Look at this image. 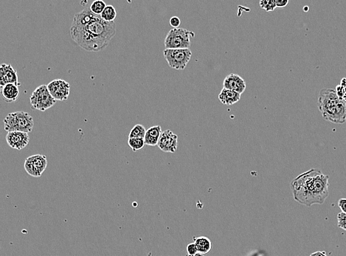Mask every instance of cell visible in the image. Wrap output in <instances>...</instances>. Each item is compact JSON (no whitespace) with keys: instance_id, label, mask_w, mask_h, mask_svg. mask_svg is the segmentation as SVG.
I'll return each instance as SVG.
<instances>
[{"instance_id":"f1b7e54d","label":"cell","mask_w":346,"mask_h":256,"mask_svg":"<svg viewBox=\"0 0 346 256\" xmlns=\"http://www.w3.org/2000/svg\"><path fill=\"white\" fill-rule=\"evenodd\" d=\"M340 84L342 85V87H343L344 93H345V99H344V101H346V78H343L342 79V80H341Z\"/></svg>"},{"instance_id":"4316f807","label":"cell","mask_w":346,"mask_h":256,"mask_svg":"<svg viewBox=\"0 0 346 256\" xmlns=\"http://www.w3.org/2000/svg\"><path fill=\"white\" fill-rule=\"evenodd\" d=\"M289 3H290L289 0H276V8H279V9L285 8Z\"/></svg>"},{"instance_id":"9a60e30c","label":"cell","mask_w":346,"mask_h":256,"mask_svg":"<svg viewBox=\"0 0 346 256\" xmlns=\"http://www.w3.org/2000/svg\"><path fill=\"white\" fill-rule=\"evenodd\" d=\"M241 94L224 88L219 95V99L224 105L232 106L236 104L241 99Z\"/></svg>"},{"instance_id":"d6986e66","label":"cell","mask_w":346,"mask_h":256,"mask_svg":"<svg viewBox=\"0 0 346 256\" xmlns=\"http://www.w3.org/2000/svg\"><path fill=\"white\" fill-rule=\"evenodd\" d=\"M146 129L143 125L137 124L132 128L130 133L129 134V138H141L144 139L146 134Z\"/></svg>"},{"instance_id":"44dd1931","label":"cell","mask_w":346,"mask_h":256,"mask_svg":"<svg viewBox=\"0 0 346 256\" xmlns=\"http://www.w3.org/2000/svg\"><path fill=\"white\" fill-rule=\"evenodd\" d=\"M128 144L132 148V151H137L143 149L145 145L144 139L129 138Z\"/></svg>"},{"instance_id":"7c38bea8","label":"cell","mask_w":346,"mask_h":256,"mask_svg":"<svg viewBox=\"0 0 346 256\" xmlns=\"http://www.w3.org/2000/svg\"><path fill=\"white\" fill-rule=\"evenodd\" d=\"M9 83L19 85L18 73L11 64H3L0 67V86L3 88Z\"/></svg>"},{"instance_id":"5bb4252c","label":"cell","mask_w":346,"mask_h":256,"mask_svg":"<svg viewBox=\"0 0 346 256\" xmlns=\"http://www.w3.org/2000/svg\"><path fill=\"white\" fill-rule=\"evenodd\" d=\"M20 96V88L18 85L9 83L2 88V96L6 102L14 103Z\"/></svg>"},{"instance_id":"cb8c5ba5","label":"cell","mask_w":346,"mask_h":256,"mask_svg":"<svg viewBox=\"0 0 346 256\" xmlns=\"http://www.w3.org/2000/svg\"><path fill=\"white\" fill-rule=\"evenodd\" d=\"M187 252L188 255L186 256H200L199 255L198 251H197V246H196L194 243L188 245Z\"/></svg>"},{"instance_id":"7402d4cb","label":"cell","mask_w":346,"mask_h":256,"mask_svg":"<svg viewBox=\"0 0 346 256\" xmlns=\"http://www.w3.org/2000/svg\"><path fill=\"white\" fill-rule=\"evenodd\" d=\"M259 3L261 8L267 12H273L276 10V0H262Z\"/></svg>"},{"instance_id":"484cf974","label":"cell","mask_w":346,"mask_h":256,"mask_svg":"<svg viewBox=\"0 0 346 256\" xmlns=\"http://www.w3.org/2000/svg\"><path fill=\"white\" fill-rule=\"evenodd\" d=\"M338 207L342 213H346V199H340L338 201Z\"/></svg>"},{"instance_id":"83f0119b","label":"cell","mask_w":346,"mask_h":256,"mask_svg":"<svg viewBox=\"0 0 346 256\" xmlns=\"http://www.w3.org/2000/svg\"><path fill=\"white\" fill-rule=\"evenodd\" d=\"M310 256H327V255L325 251H317L311 254Z\"/></svg>"},{"instance_id":"7a4b0ae2","label":"cell","mask_w":346,"mask_h":256,"mask_svg":"<svg viewBox=\"0 0 346 256\" xmlns=\"http://www.w3.org/2000/svg\"><path fill=\"white\" fill-rule=\"evenodd\" d=\"M116 34V25L104 21L101 16H96L85 25H72L71 39L86 51L99 52L104 50Z\"/></svg>"},{"instance_id":"30bf717a","label":"cell","mask_w":346,"mask_h":256,"mask_svg":"<svg viewBox=\"0 0 346 256\" xmlns=\"http://www.w3.org/2000/svg\"><path fill=\"white\" fill-rule=\"evenodd\" d=\"M178 136L172 131L162 132L158 142V147L164 152L175 153L178 149Z\"/></svg>"},{"instance_id":"ba28073f","label":"cell","mask_w":346,"mask_h":256,"mask_svg":"<svg viewBox=\"0 0 346 256\" xmlns=\"http://www.w3.org/2000/svg\"><path fill=\"white\" fill-rule=\"evenodd\" d=\"M47 166V157L42 154H35L29 156L25 159L24 165L27 173L34 178H39L42 176Z\"/></svg>"},{"instance_id":"e0dca14e","label":"cell","mask_w":346,"mask_h":256,"mask_svg":"<svg viewBox=\"0 0 346 256\" xmlns=\"http://www.w3.org/2000/svg\"><path fill=\"white\" fill-rule=\"evenodd\" d=\"M194 243L198 251L199 255L204 256L208 254L212 248L211 240L206 236L194 237Z\"/></svg>"},{"instance_id":"52a82bcc","label":"cell","mask_w":346,"mask_h":256,"mask_svg":"<svg viewBox=\"0 0 346 256\" xmlns=\"http://www.w3.org/2000/svg\"><path fill=\"white\" fill-rule=\"evenodd\" d=\"M31 108L35 110L45 112L56 104V101L49 92L47 85L43 84L38 87L33 92L30 98Z\"/></svg>"},{"instance_id":"3957f363","label":"cell","mask_w":346,"mask_h":256,"mask_svg":"<svg viewBox=\"0 0 346 256\" xmlns=\"http://www.w3.org/2000/svg\"><path fill=\"white\" fill-rule=\"evenodd\" d=\"M317 105L325 121L335 124L346 122V101L338 98L335 90H320Z\"/></svg>"},{"instance_id":"6da1fadb","label":"cell","mask_w":346,"mask_h":256,"mask_svg":"<svg viewBox=\"0 0 346 256\" xmlns=\"http://www.w3.org/2000/svg\"><path fill=\"white\" fill-rule=\"evenodd\" d=\"M328 180L329 176L320 169L312 168L301 174L290 183L294 200L306 207L322 205L329 194Z\"/></svg>"},{"instance_id":"d4e9b609","label":"cell","mask_w":346,"mask_h":256,"mask_svg":"<svg viewBox=\"0 0 346 256\" xmlns=\"http://www.w3.org/2000/svg\"><path fill=\"white\" fill-rule=\"evenodd\" d=\"M169 23H170V26L173 27L174 28H179L180 24H181V20L179 17H173L170 19Z\"/></svg>"},{"instance_id":"5b68a950","label":"cell","mask_w":346,"mask_h":256,"mask_svg":"<svg viewBox=\"0 0 346 256\" xmlns=\"http://www.w3.org/2000/svg\"><path fill=\"white\" fill-rule=\"evenodd\" d=\"M195 34L184 28H173L166 35L165 39V49H189L191 39Z\"/></svg>"},{"instance_id":"8992f818","label":"cell","mask_w":346,"mask_h":256,"mask_svg":"<svg viewBox=\"0 0 346 256\" xmlns=\"http://www.w3.org/2000/svg\"><path fill=\"white\" fill-rule=\"evenodd\" d=\"M163 55L169 67L183 70L190 61L192 52L190 49H165Z\"/></svg>"},{"instance_id":"9c48e42d","label":"cell","mask_w":346,"mask_h":256,"mask_svg":"<svg viewBox=\"0 0 346 256\" xmlns=\"http://www.w3.org/2000/svg\"><path fill=\"white\" fill-rule=\"evenodd\" d=\"M49 92L55 100L67 101L70 93V85L65 80L56 79L47 84Z\"/></svg>"},{"instance_id":"4fadbf2b","label":"cell","mask_w":346,"mask_h":256,"mask_svg":"<svg viewBox=\"0 0 346 256\" xmlns=\"http://www.w3.org/2000/svg\"><path fill=\"white\" fill-rule=\"evenodd\" d=\"M224 88L242 94L246 90V81L237 74H230L224 78Z\"/></svg>"},{"instance_id":"603a6c76","label":"cell","mask_w":346,"mask_h":256,"mask_svg":"<svg viewBox=\"0 0 346 256\" xmlns=\"http://www.w3.org/2000/svg\"><path fill=\"white\" fill-rule=\"evenodd\" d=\"M337 226L346 231V213H339L337 215Z\"/></svg>"},{"instance_id":"ac0fdd59","label":"cell","mask_w":346,"mask_h":256,"mask_svg":"<svg viewBox=\"0 0 346 256\" xmlns=\"http://www.w3.org/2000/svg\"><path fill=\"white\" fill-rule=\"evenodd\" d=\"M101 17L107 23H113L117 17L116 9L112 6H107L104 12L101 14Z\"/></svg>"},{"instance_id":"8fae6325","label":"cell","mask_w":346,"mask_h":256,"mask_svg":"<svg viewBox=\"0 0 346 256\" xmlns=\"http://www.w3.org/2000/svg\"><path fill=\"white\" fill-rule=\"evenodd\" d=\"M6 139L11 148L19 151L25 148L30 142L29 134L22 132H8Z\"/></svg>"},{"instance_id":"277c9868","label":"cell","mask_w":346,"mask_h":256,"mask_svg":"<svg viewBox=\"0 0 346 256\" xmlns=\"http://www.w3.org/2000/svg\"><path fill=\"white\" fill-rule=\"evenodd\" d=\"M34 126V118L28 112H12L4 119L5 130L8 132H22L29 134L32 132Z\"/></svg>"},{"instance_id":"2e32d148","label":"cell","mask_w":346,"mask_h":256,"mask_svg":"<svg viewBox=\"0 0 346 256\" xmlns=\"http://www.w3.org/2000/svg\"><path fill=\"white\" fill-rule=\"evenodd\" d=\"M162 133V129H161L160 126H154L149 128L146 131V134H145L144 138L145 145H150V146L157 145Z\"/></svg>"},{"instance_id":"ffe728a7","label":"cell","mask_w":346,"mask_h":256,"mask_svg":"<svg viewBox=\"0 0 346 256\" xmlns=\"http://www.w3.org/2000/svg\"><path fill=\"white\" fill-rule=\"evenodd\" d=\"M107 6V4L102 0H95L94 2H93L90 8V10H91L93 14L101 16V14H102Z\"/></svg>"}]
</instances>
